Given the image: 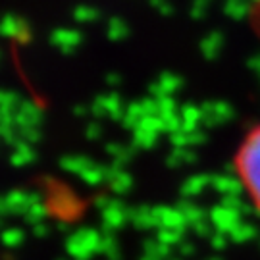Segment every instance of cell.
Segmentation results:
<instances>
[{"label": "cell", "mask_w": 260, "mask_h": 260, "mask_svg": "<svg viewBox=\"0 0 260 260\" xmlns=\"http://www.w3.org/2000/svg\"><path fill=\"white\" fill-rule=\"evenodd\" d=\"M233 170L251 205L260 212V123L239 141L233 154Z\"/></svg>", "instance_id": "cell-1"}]
</instances>
